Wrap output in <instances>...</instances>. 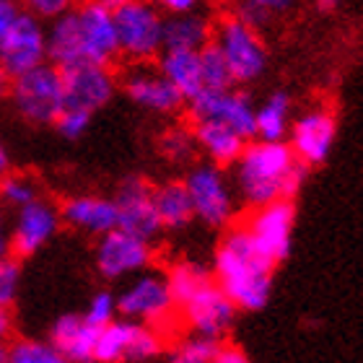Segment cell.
<instances>
[{"mask_svg":"<svg viewBox=\"0 0 363 363\" xmlns=\"http://www.w3.org/2000/svg\"><path fill=\"white\" fill-rule=\"evenodd\" d=\"M309 169L296 159L286 140H250L234 161L236 197L247 208L294 200Z\"/></svg>","mask_w":363,"mask_h":363,"instance_id":"cell-1","label":"cell"},{"mask_svg":"<svg viewBox=\"0 0 363 363\" xmlns=\"http://www.w3.org/2000/svg\"><path fill=\"white\" fill-rule=\"evenodd\" d=\"M213 280L239 311H259L270 301L275 267L259 257L242 223H231L213 257Z\"/></svg>","mask_w":363,"mask_h":363,"instance_id":"cell-2","label":"cell"},{"mask_svg":"<svg viewBox=\"0 0 363 363\" xmlns=\"http://www.w3.org/2000/svg\"><path fill=\"white\" fill-rule=\"evenodd\" d=\"M213 45L223 55L234 86H250L265 76L270 52L262 31L244 23L239 16L226 13L213 23Z\"/></svg>","mask_w":363,"mask_h":363,"instance_id":"cell-3","label":"cell"},{"mask_svg":"<svg viewBox=\"0 0 363 363\" xmlns=\"http://www.w3.org/2000/svg\"><path fill=\"white\" fill-rule=\"evenodd\" d=\"M120 57L128 62H153L164 50V18L151 0H122L112 8Z\"/></svg>","mask_w":363,"mask_h":363,"instance_id":"cell-4","label":"cell"},{"mask_svg":"<svg viewBox=\"0 0 363 363\" xmlns=\"http://www.w3.org/2000/svg\"><path fill=\"white\" fill-rule=\"evenodd\" d=\"M184 187H187L189 203H192V216L208 228H228L236 220L239 211V197L231 187L226 172L216 164H195L184 174Z\"/></svg>","mask_w":363,"mask_h":363,"instance_id":"cell-5","label":"cell"},{"mask_svg":"<svg viewBox=\"0 0 363 363\" xmlns=\"http://www.w3.org/2000/svg\"><path fill=\"white\" fill-rule=\"evenodd\" d=\"M11 104L16 114L29 125L45 128L57 120L62 112V76L60 68H55L52 62H42L37 68L26 70L21 76L11 81Z\"/></svg>","mask_w":363,"mask_h":363,"instance_id":"cell-6","label":"cell"},{"mask_svg":"<svg viewBox=\"0 0 363 363\" xmlns=\"http://www.w3.org/2000/svg\"><path fill=\"white\" fill-rule=\"evenodd\" d=\"M114 298H117V314L120 317L151 325L164 335H167L169 322L179 319L164 272H138Z\"/></svg>","mask_w":363,"mask_h":363,"instance_id":"cell-7","label":"cell"},{"mask_svg":"<svg viewBox=\"0 0 363 363\" xmlns=\"http://www.w3.org/2000/svg\"><path fill=\"white\" fill-rule=\"evenodd\" d=\"M294 223H296L294 200H275L270 205L250 208V216L242 220L244 231L252 239V247L272 267H278L291 255Z\"/></svg>","mask_w":363,"mask_h":363,"instance_id":"cell-8","label":"cell"},{"mask_svg":"<svg viewBox=\"0 0 363 363\" xmlns=\"http://www.w3.org/2000/svg\"><path fill=\"white\" fill-rule=\"evenodd\" d=\"M94 259H96L99 275L109 283L133 278L138 272L148 270V265L153 262V244L125 228H112L99 236Z\"/></svg>","mask_w":363,"mask_h":363,"instance_id":"cell-9","label":"cell"},{"mask_svg":"<svg viewBox=\"0 0 363 363\" xmlns=\"http://www.w3.org/2000/svg\"><path fill=\"white\" fill-rule=\"evenodd\" d=\"M117 84L125 91V96L145 112L172 117L184 109V96L164 78L156 62H130Z\"/></svg>","mask_w":363,"mask_h":363,"instance_id":"cell-10","label":"cell"},{"mask_svg":"<svg viewBox=\"0 0 363 363\" xmlns=\"http://www.w3.org/2000/svg\"><path fill=\"white\" fill-rule=\"evenodd\" d=\"M335 138H337V117L327 106H311L291 120L286 143L303 167H322L333 153Z\"/></svg>","mask_w":363,"mask_h":363,"instance_id":"cell-11","label":"cell"},{"mask_svg":"<svg viewBox=\"0 0 363 363\" xmlns=\"http://www.w3.org/2000/svg\"><path fill=\"white\" fill-rule=\"evenodd\" d=\"M184 106H187L189 122H223L231 130H236L244 140H255V101L247 91L236 86L223 91H200Z\"/></svg>","mask_w":363,"mask_h":363,"instance_id":"cell-12","label":"cell"},{"mask_svg":"<svg viewBox=\"0 0 363 363\" xmlns=\"http://www.w3.org/2000/svg\"><path fill=\"white\" fill-rule=\"evenodd\" d=\"M62 76V101L68 109L96 114L114 99L120 84L109 65L96 62H76L68 68H60Z\"/></svg>","mask_w":363,"mask_h":363,"instance_id":"cell-13","label":"cell"},{"mask_svg":"<svg viewBox=\"0 0 363 363\" xmlns=\"http://www.w3.org/2000/svg\"><path fill=\"white\" fill-rule=\"evenodd\" d=\"M60 226V208L50 197L39 195L37 200L26 203L16 211L13 226H11V257H34L39 250H45L52 242Z\"/></svg>","mask_w":363,"mask_h":363,"instance_id":"cell-14","label":"cell"},{"mask_svg":"<svg viewBox=\"0 0 363 363\" xmlns=\"http://www.w3.org/2000/svg\"><path fill=\"white\" fill-rule=\"evenodd\" d=\"M73 13H76L78 42H81L84 62H96V65L112 68L114 62L120 60L112 8L99 3V0H78Z\"/></svg>","mask_w":363,"mask_h":363,"instance_id":"cell-15","label":"cell"},{"mask_svg":"<svg viewBox=\"0 0 363 363\" xmlns=\"http://www.w3.org/2000/svg\"><path fill=\"white\" fill-rule=\"evenodd\" d=\"M236 314H239V309L216 286V280L203 286L187 303H182L179 309H177V317H179V322L187 327L189 333L213 337V340H220L234 327Z\"/></svg>","mask_w":363,"mask_h":363,"instance_id":"cell-16","label":"cell"},{"mask_svg":"<svg viewBox=\"0 0 363 363\" xmlns=\"http://www.w3.org/2000/svg\"><path fill=\"white\" fill-rule=\"evenodd\" d=\"M151 192L153 184L145 177H128L120 182L112 200L117 208V228H125L153 244L161 236V223L153 211Z\"/></svg>","mask_w":363,"mask_h":363,"instance_id":"cell-17","label":"cell"},{"mask_svg":"<svg viewBox=\"0 0 363 363\" xmlns=\"http://www.w3.org/2000/svg\"><path fill=\"white\" fill-rule=\"evenodd\" d=\"M42 62H47L45 21L21 11L0 45V65L11 73V78H16Z\"/></svg>","mask_w":363,"mask_h":363,"instance_id":"cell-18","label":"cell"},{"mask_svg":"<svg viewBox=\"0 0 363 363\" xmlns=\"http://www.w3.org/2000/svg\"><path fill=\"white\" fill-rule=\"evenodd\" d=\"M57 208H60L62 223L81 231V234L101 236L106 231L117 228V208H114L112 197L91 195V192H86V195H70Z\"/></svg>","mask_w":363,"mask_h":363,"instance_id":"cell-19","label":"cell"},{"mask_svg":"<svg viewBox=\"0 0 363 363\" xmlns=\"http://www.w3.org/2000/svg\"><path fill=\"white\" fill-rule=\"evenodd\" d=\"M189 128H192V135H195L197 153H203L205 159L220 169L234 167V161L239 159L244 145L250 143V140H244L236 130H231L223 122L197 120L189 122Z\"/></svg>","mask_w":363,"mask_h":363,"instance_id":"cell-20","label":"cell"},{"mask_svg":"<svg viewBox=\"0 0 363 363\" xmlns=\"http://www.w3.org/2000/svg\"><path fill=\"white\" fill-rule=\"evenodd\" d=\"M50 345L60 350L62 356L73 363H94V342L96 330L86 325L81 314H62L50 327Z\"/></svg>","mask_w":363,"mask_h":363,"instance_id":"cell-21","label":"cell"},{"mask_svg":"<svg viewBox=\"0 0 363 363\" xmlns=\"http://www.w3.org/2000/svg\"><path fill=\"white\" fill-rule=\"evenodd\" d=\"M153 211L159 216L161 231H184L195 220L187 187L182 179H167L156 184L151 192Z\"/></svg>","mask_w":363,"mask_h":363,"instance_id":"cell-22","label":"cell"},{"mask_svg":"<svg viewBox=\"0 0 363 363\" xmlns=\"http://www.w3.org/2000/svg\"><path fill=\"white\" fill-rule=\"evenodd\" d=\"M45 47H47V62H52L55 68H68V65L84 62L73 8H70L68 13H60L47 21Z\"/></svg>","mask_w":363,"mask_h":363,"instance_id":"cell-23","label":"cell"},{"mask_svg":"<svg viewBox=\"0 0 363 363\" xmlns=\"http://www.w3.org/2000/svg\"><path fill=\"white\" fill-rule=\"evenodd\" d=\"M156 68L184 96V104L203 91L197 50H161L159 57H156Z\"/></svg>","mask_w":363,"mask_h":363,"instance_id":"cell-24","label":"cell"},{"mask_svg":"<svg viewBox=\"0 0 363 363\" xmlns=\"http://www.w3.org/2000/svg\"><path fill=\"white\" fill-rule=\"evenodd\" d=\"M213 39V21L200 11L164 18V50H203Z\"/></svg>","mask_w":363,"mask_h":363,"instance_id":"cell-25","label":"cell"},{"mask_svg":"<svg viewBox=\"0 0 363 363\" xmlns=\"http://www.w3.org/2000/svg\"><path fill=\"white\" fill-rule=\"evenodd\" d=\"M294 120V101L286 91H272L259 106H255V140H286Z\"/></svg>","mask_w":363,"mask_h":363,"instance_id":"cell-26","label":"cell"},{"mask_svg":"<svg viewBox=\"0 0 363 363\" xmlns=\"http://www.w3.org/2000/svg\"><path fill=\"white\" fill-rule=\"evenodd\" d=\"M164 278H167L174 309H179L182 303H187L200 288L213 283V272L211 267H205L203 262H195V259H177L164 272Z\"/></svg>","mask_w":363,"mask_h":363,"instance_id":"cell-27","label":"cell"},{"mask_svg":"<svg viewBox=\"0 0 363 363\" xmlns=\"http://www.w3.org/2000/svg\"><path fill=\"white\" fill-rule=\"evenodd\" d=\"M159 151L161 156L172 164H187V161H195L197 156V145L195 135H192V128L187 125H172L161 133L159 138Z\"/></svg>","mask_w":363,"mask_h":363,"instance_id":"cell-28","label":"cell"},{"mask_svg":"<svg viewBox=\"0 0 363 363\" xmlns=\"http://www.w3.org/2000/svg\"><path fill=\"white\" fill-rule=\"evenodd\" d=\"M220 340L203 337V335H184L182 340L172 342L167 363H211L213 356L218 353Z\"/></svg>","mask_w":363,"mask_h":363,"instance_id":"cell-29","label":"cell"},{"mask_svg":"<svg viewBox=\"0 0 363 363\" xmlns=\"http://www.w3.org/2000/svg\"><path fill=\"white\" fill-rule=\"evenodd\" d=\"M197 55H200V81H203V91H223L234 86V78L228 73L226 60L218 52V47L213 45V39L203 50H197Z\"/></svg>","mask_w":363,"mask_h":363,"instance_id":"cell-30","label":"cell"},{"mask_svg":"<svg viewBox=\"0 0 363 363\" xmlns=\"http://www.w3.org/2000/svg\"><path fill=\"white\" fill-rule=\"evenodd\" d=\"M8 363H73L62 356L60 350L50 345L47 340H34V337H23V340L11 342L6 348Z\"/></svg>","mask_w":363,"mask_h":363,"instance_id":"cell-31","label":"cell"},{"mask_svg":"<svg viewBox=\"0 0 363 363\" xmlns=\"http://www.w3.org/2000/svg\"><path fill=\"white\" fill-rule=\"evenodd\" d=\"M42 195V187L37 184V179L29 174H3L0 177V203L8 208H23L26 203L37 200Z\"/></svg>","mask_w":363,"mask_h":363,"instance_id":"cell-32","label":"cell"},{"mask_svg":"<svg viewBox=\"0 0 363 363\" xmlns=\"http://www.w3.org/2000/svg\"><path fill=\"white\" fill-rule=\"evenodd\" d=\"M81 317H84L86 325H91L94 330H101V327H106L109 322H114V319H117V298H114L112 291H99V294L91 296L89 306H86V311Z\"/></svg>","mask_w":363,"mask_h":363,"instance_id":"cell-33","label":"cell"},{"mask_svg":"<svg viewBox=\"0 0 363 363\" xmlns=\"http://www.w3.org/2000/svg\"><path fill=\"white\" fill-rule=\"evenodd\" d=\"M21 283V265L16 257H0V306L11 309L18 296Z\"/></svg>","mask_w":363,"mask_h":363,"instance_id":"cell-34","label":"cell"},{"mask_svg":"<svg viewBox=\"0 0 363 363\" xmlns=\"http://www.w3.org/2000/svg\"><path fill=\"white\" fill-rule=\"evenodd\" d=\"M91 117H94V114L62 106V112L57 114V120H55L52 125L57 128V133H60L65 140H78V138H84V133L89 130Z\"/></svg>","mask_w":363,"mask_h":363,"instance_id":"cell-35","label":"cell"},{"mask_svg":"<svg viewBox=\"0 0 363 363\" xmlns=\"http://www.w3.org/2000/svg\"><path fill=\"white\" fill-rule=\"evenodd\" d=\"M21 3V11L37 16L42 21H50L55 16L68 13L70 8L78 6V0H18Z\"/></svg>","mask_w":363,"mask_h":363,"instance_id":"cell-36","label":"cell"},{"mask_svg":"<svg viewBox=\"0 0 363 363\" xmlns=\"http://www.w3.org/2000/svg\"><path fill=\"white\" fill-rule=\"evenodd\" d=\"M250 3L252 6H257L270 21H275V18H280V16H288L296 6H298V0H250Z\"/></svg>","mask_w":363,"mask_h":363,"instance_id":"cell-37","label":"cell"},{"mask_svg":"<svg viewBox=\"0 0 363 363\" xmlns=\"http://www.w3.org/2000/svg\"><path fill=\"white\" fill-rule=\"evenodd\" d=\"M151 3L164 16L192 13V11H200V6H203V0H151Z\"/></svg>","mask_w":363,"mask_h":363,"instance_id":"cell-38","label":"cell"},{"mask_svg":"<svg viewBox=\"0 0 363 363\" xmlns=\"http://www.w3.org/2000/svg\"><path fill=\"white\" fill-rule=\"evenodd\" d=\"M18 13H21V3L18 0H0V45H3L8 29L18 18Z\"/></svg>","mask_w":363,"mask_h":363,"instance_id":"cell-39","label":"cell"},{"mask_svg":"<svg viewBox=\"0 0 363 363\" xmlns=\"http://www.w3.org/2000/svg\"><path fill=\"white\" fill-rule=\"evenodd\" d=\"M211 363H250V358H247V353H244L239 345H231V342H220L218 345V353L213 356Z\"/></svg>","mask_w":363,"mask_h":363,"instance_id":"cell-40","label":"cell"},{"mask_svg":"<svg viewBox=\"0 0 363 363\" xmlns=\"http://www.w3.org/2000/svg\"><path fill=\"white\" fill-rule=\"evenodd\" d=\"M0 257H11V228L3 213H0Z\"/></svg>","mask_w":363,"mask_h":363,"instance_id":"cell-41","label":"cell"},{"mask_svg":"<svg viewBox=\"0 0 363 363\" xmlns=\"http://www.w3.org/2000/svg\"><path fill=\"white\" fill-rule=\"evenodd\" d=\"M13 330V317H11V309H3L0 306V342H6V337Z\"/></svg>","mask_w":363,"mask_h":363,"instance_id":"cell-42","label":"cell"},{"mask_svg":"<svg viewBox=\"0 0 363 363\" xmlns=\"http://www.w3.org/2000/svg\"><path fill=\"white\" fill-rule=\"evenodd\" d=\"M342 3L345 0H314L317 11H322V13H335L337 8H342Z\"/></svg>","mask_w":363,"mask_h":363,"instance_id":"cell-43","label":"cell"},{"mask_svg":"<svg viewBox=\"0 0 363 363\" xmlns=\"http://www.w3.org/2000/svg\"><path fill=\"white\" fill-rule=\"evenodd\" d=\"M11 81H13V78H11V73L0 65V99L8 96V91H11Z\"/></svg>","mask_w":363,"mask_h":363,"instance_id":"cell-44","label":"cell"},{"mask_svg":"<svg viewBox=\"0 0 363 363\" xmlns=\"http://www.w3.org/2000/svg\"><path fill=\"white\" fill-rule=\"evenodd\" d=\"M11 172V153L6 151V145L0 143V177Z\"/></svg>","mask_w":363,"mask_h":363,"instance_id":"cell-45","label":"cell"},{"mask_svg":"<svg viewBox=\"0 0 363 363\" xmlns=\"http://www.w3.org/2000/svg\"><path fill=\"white\" fill-rule=\"evenodd\" d=\"M99 3H104V6L114 8V6H117V3H122V0H99Z\"/></svg>","mask_w":363,"mask_h":363,"instance_id":"cell-46","label":"cell"},{"mask_svg":"<svg viewBox=\"0 0 363 363\" xmlns=\"http://www.w3.org/2000/svg\"><path fill=\"white\" fill-rule=\"evenodd\" d=\"M0 363H8V361H6V358H3V361H0Z\"/></svg>","mask_w":363,"mask_h":363,"instance_id":"cell-47","label":"cell"}]
</instances>
